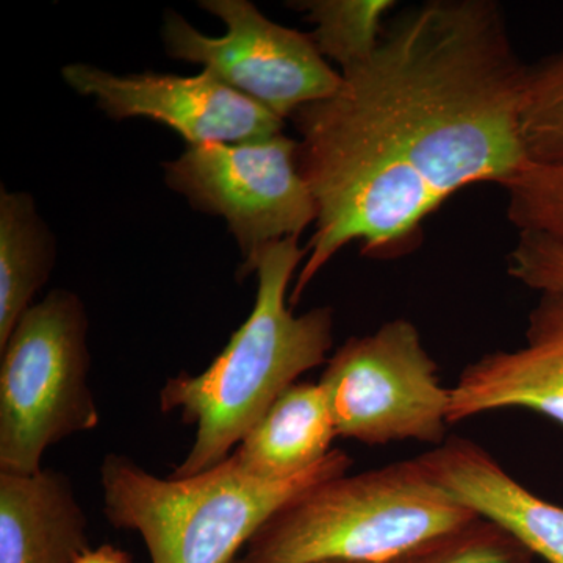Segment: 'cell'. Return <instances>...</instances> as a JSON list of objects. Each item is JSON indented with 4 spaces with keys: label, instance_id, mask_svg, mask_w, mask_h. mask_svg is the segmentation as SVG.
<instances>
[{
    "label": "cell",
    "instance_id": "21",
    "mask_svg": "<svg viewBox=\"0 0 563 563\" xmlns=\"http://www.w3.org/2000/svg\"><path fill=\"white\" fill-rule=\"evenodd\" d=\"M322 563H363V562H343V561H333V562H322Z\"/></svg>",
    "mask_w": 563,
    "mask_h": 563
},
{
    "label": "cell",
    "instance_id": "13",
    "mask_svg": "<svg viewBox=\"0 0 563 563\" xmlns=\"http://www.w3.org/2000/svg\"><path fill=\"white\" fill-rule=\"evenodd\" d=\"M339 437L320 383H296L282 393L228 461L246 476L282 481L320 463Z\"/></svg>",
    "mask_w": 563,
    "mask_h": 563
},
{
    "label": "cell",
    "instance_id": "15",
    "mask_svg": "<svg viewBox=\"0 0 563 563\" xmlns=\"http://www.w3.org/2000/svg\"><path fill=\"white\" fill-rule=\"evenodd\" d=\"M396 5L395 0H306L295 9L313 24L309 35L322 57L343 73L372 57Z\"/></svg>",
    "mask_w": 563,
    "mask_h": 563
},
{
    "label": "cell",
    "instance_id": "18",
    "mask_svg": "<svg viewBox=\"0 0 563 563\" xmlns=\"http://www.w3.org/2000/svg\"><path fill=\"white\" fill-rule=\"evenodd\" d=\"M507 218L518 232H536L563 243V166L528 163L501 185Z\"/></svg>",
    "mask_w": 563,
    "mask_h": 563
},
{
    "label": "cell",
    "instance_id": "11",
    "mask_svg": "<svg viewBox=\"0 0 563 563\" xmlns=\"http://www.w3.org/2000/svg\"><path fill=\"white\" fill-rule=\"evenodd\" d=\"M417 461L453 498L501 526L533 558L563 563V507L528 490L484 446L463 437H448L417 455Z\"/></svg>",
    "mask_w": 563,
    "mask_h": 563
},
{
    "label": "cell",
    "instance_id": "4",
    "mask_svg": "<svg viewBox=\"0 0 563 563\" xmlns=\"http://www.w3.org/2000/svg\"><path fill=\"white\" fill-rule=\"evenodd\" d=\"M352 457L332 450L312 468L282 481L240 473L225 459L191 477L154 476L121 454L101 466L103 514L139 532L152 563H233L280 507L312 485L350 473Z\"/></svg>",
    "mask_w": 563,
    "mask_h": 563
},
{
    "label": "cell",
    "instance_id": "20",
    "mask_svg": "<svg viewBox=\"0 0 563 563\" xmlns=\"http://www.w3.org/2000/svg\"><path fill=\"white\" fill-rule=\"evenodd\" d=\"M74 563H133L131 555L121 548L113 544H102V547L90 548L87 553L80 555Z\"/></svg>",
    "mask_w": 563,
    "mask_h": 563
},
{
    "label": "cell",
    "instance_id": "6",
    "mask_svg": "<svg viewBox=\"0 0 563 563\" xmlns=\"http://www.w3.org/2000/svg\"><path fill=\"white\" fill-rule=\"evenodd\" d=\"M320 385L343 439L366 446L413 440L432 448L448 439L451 388L407 318L347 339L325 363Z\"/></svg>",
    "mask_w": 563,
    "mask_h": 563
},
{
    "label": "cell",
    "instance_id": "10",
    "mask_svg": "<svg viewBox=\"0 0 563 563\" xmlns=\"http://www.w3.org/2000/svg\"><path fill=\"white\" fill-rule=\"evenodd\" d=\"M451 388L450 422L496 410L525 409L563 426V292H542L525 344L466 365Z\"/></svg>",
    "mask_w": 563,
    "mask_h": 563
},
{
    "label": "cell",
    "instance_id": "9",
    "mask_svg": "<svg viewBox=\"0 0 563 563\" xmlns=\"http://www.w3.org/2000/svg\"><path fill=\"white\" fill-rule=\"evenodd\" d=\"M62 74L74 91L95 98L111 120L158 122L179 133L187 146L236 143L284 132V120L207 69L191 77L157 73L117 76L77 63L65 66Z\"/></svg>",
    "mask_w": 563,
    "mask_h": 563
},
{
    "label": "cell",
    "instance_id": "5",
    "mask_svg": "<svg viewBox=\"0 0 563 563\" xmlns=\"http://www.w3.org/2000/svg\"><path fill=\"white\" fill-rule=\"evenodd\" d=\"M0 354V473L31 476L51 446L101 422L84 301L52 290L22 314Z\"/></svg>",
    "mask_w": 563,
    "mask_h": 563
},
{
    "label": "cell",
    "instance_id": "12",
    "mask_svg": "<svg viewBox=\"0 0 563 563\" xmlns=\"http://www.w3.org/2000/svg\"><path fill=\"white\" fill-rule=\"evenodd\" d=\"M88 550L87 514L66 474L0 473V563H74Z\"/></svg>",
    "mask_w": 563,
    "mask_h": 563
},
{
    "label": "cell",
    "instance_id": "16",
    "mask_svg": "<svg viewBox=\"0 0 563 563\" xmlns=\"http://www.w3.org/2000/svg\"><path fill=\"white\" fill-rule=\"evenodd\" d=\"M521 133L529 163L563 166V47L528 65Z\"/></svg>",
    "mask_w": 563,
    "mask_h": 563
},
{
    "label": "cell",
    "instance_id": "19",
    "mask_svg": "<svg viewBox=\"0 0 563 563\" xmlns=\"http://www.w3.org/2000/svg\"><path fill=\"white\" fill-rule=\"evenodd\" d=\"M507 274L531 290L563 292V243L536 232H518L507 255Z\"/></svg>",
    "mask_w": 563,
    "mask_h": 563
},
{
    "label": "cell",
    "instance_id": "14",
    "mask_svg": "<svg viewBox=\"0 0 563 563\" xmlns=\"http://www.w3.org/2000/svg\"><path fill=\"white\" fill-rule=\"evenodd\" d=\"M57 258V244L27 192H0V350L33 306Z\"/></svg>",
    "mask_w": 563,
    "mask_h": 563
},
{
    "label": "cell",
    "instance_id": "3",
    "mask_svg": "<svg viewBox=\"0 0 563 563\" xmlns=\"http://www.w3.org/2000/svg\"><path fill=\"white\" fill-rule=\"evenodd\" d=\"M479 517L417 457L306 488L258 529L233 563H383Z\"/></svg>",
    "mask_w": 563,
    "mask_h": 563
},
{
    "label": "cell",
    "instance_id": "17",
    "mask_svg": "<svg viewBox=\"0 0 563 563\" xmlns=\"http://www.w3.org/2000/svg\"><path fill=\"white\" fill-rule=\"evenodd\" d=\"M383 563H533V555L501 526L476 517Z\"/></svg>",
    "mask_w": 563,
    "mask_h": 563
},
{
    "label": "cell",
    "instance_id": "2",
    "mask_svg": "<svg viewBox=\"0 0 563 563\" xmlns=\"http://www.w3.org/2000/svg\"><path fill=\"white\" fill-rule=\"evenodd\" d=\"M307 258L299 239L258 252L244 277L257 274V296L243 322L209 368L166 380L163 413H180L196 428L195 442L172 477H191L224 462L282 393L310 369L325 365L333 346L332 307L295 314L288 303L292 276Z\"/></svg>",
    "mask_w": 563,
    "mask_h": 563
},
{
    "label": "cell",
    "instance_id": "8",
    "mask_svg": "<svg viewBox=\"0 0 563 563\" xmlns=\"http://www.w3.org/2000/svg\"><path fill=\"white\" fill-rule=\"evenodd\" d=\"M201 7L224 22V35H203L168 11L162 38L169 57L201 65L284 121L342 87V74L322 57L309 33L268 20L247 0H203Z\"/></svg>",
    "mask_w": 563,
    "mask_h": 563
},
{
    "label": "cell",
    "instance_id": "1",
    "mask_svg": "<svg viewBox=\"0 0 563 563\" xmlns=\"http://www.w3.org/2000/svg\"><path fill=\"white\" fill-rule=\"evenodd\" d=\"M526 73L498 2L429 0L388 20L335 95L296 111L318 217L290 307L343 247L404 257L448 199L523 169Z\"/></svg>",
    "mask_w": 563,
    "mask_h": 563
},
{
    "label": "cell",
    "instance_id": "7",
    "mask_svg": "<svg viewBox=\"0 0 563 563\" xmlns=\"http://www.w3.org/2000/svg\"><path fill=\"white\" fill-rule=\"evenodd\" d=\"M163 169L166 185L192 209L228 222L242 252L240 279L258 252L299 239L317 222V202L299 168L298 140L284 132L187 146L176 161L163 163Z\"/></svg>",
    "mask_w": 563,
    "mask_h": 563
}]
</instances>
